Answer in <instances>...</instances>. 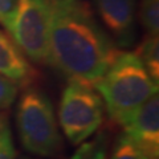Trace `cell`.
Returning <instances> with one entry per match:
<instances>
[{
	"instance_id": "1",
	"label": "cell",
	"mask_w": 159,
	"mask_h": 159,
	"mask_svg": "<svg viewBox=\"0 0 159 159\" xmlns=\"http://www.w3.org/2000/svg\"><path fill=\"white\" fill-rule=\"evenodd\" d=\"M121 52L80 0H51L49 60L69 81L94 88Z\"/></svg>"
},
{
	"instance_id": "2",
	"label": "cell",
	"mask_w": 159,
	"mask_h": 159,
	"mask_svg": "<svg viewBox=\"0 0 159 159\" xmlns=\"http://www.w3.org/2000/svg\"><path fill=\"white\" fill-rule=\"evenodd\" d=\"M94 89L101 94L110 119L118 125L158 94V82L150 77L135 52H119Z\"/></svg>"
},
{
	"instance_id": "3",
	"label": "cell",
	"mask_w": 159,
	"mask_h": 159,
	"mask_svg": "<svg viewBox=\"0 0 159 159\" xmlns=\"http://www.w3.org/2000/svg\"><path fill=\"white\" fill-rule=\"evenodd\" d=\"M16 127L23 147L37 157H54L62 147L52 102L43 92L29 88L17 103Z\"/></svg>"
},
{
	"instance_id": "4",
	"label": "cell",
	"mask_w": 159,
	"mask_h": 159,
	"mask_svg": "<svg viewBox=\"0 0 159 159\" xmlns=\"http://www.w3.org/2000/svg\"><path fill=\"white\" fill-rule=\"evenodd\" d=\"M103 101L97 90L69 81L58 106V122L72 145H81L98 130L103 121Z\"/></svg>"
},
{
	"instance_id": "5",
	"label": "cell",
	"mask_w": 159,
	"mask_h": 159,
	"mask_svg": "<svg viewBox=\"0 0 159 159\" xmlns=\"http://www.w3.org/2000/svg\"><path fill=\"white\" fill-rule=\"evenodd\" d=\"M51 0H16L11 37L36 64H48Z\"/></svg>"
},
{
	"instance_id": "6",
	"label": "cell",
	"mask_w": 159,
	"mask_h": 159,
	"mask_svg": "<svg viewBox=\"0 0 159 159\" xmlns=\"http://www.w3.org/2000/svg\"><path fill=\"white\" fill-rule=\"evenodd\" d=\"M98 17L114 44L127 48L137 37V0H93Z\"/></svg>"
},
{
	"instance_id": "7",
	"label": "cell",
	"mask_w": 159,
	"mask_h": 159,
	"mask_svg": "<svg viewBox=\"0 0 159 159\" xmlns=\"http://www.w3.org/2000/svg\"><path fill=\"white\" fill-rule=\"evenodd\" d=\"M126 135L158 159L159 155V98L158 94L139 106L121 125Z\"/></svg>"
},
{
	"instance_id": "8",
	"label": "cell",
	"mask_w": 159,
	"mask_h": 159,
	"mask_svg": "<svg viewBox=\"0 0 159 159\" xmlns=\"http://www.w3.org/2000/svg\"><path fill=\"white\" fill-rule=\"evenodd\" d=\"M0 74L19 86H28L36 78V70L11 34L0 29Z\"/></svg>"
},
{
	"instance_id": "9",
	"label": "cell",
	"mask_w": 159,
	"mask_h": 159,
	"mask_svg": "<svg viewBox=\"0 0 159 159\" xmlns=\"http://www.w3.org/2000/svg\"><path fill=\"white\" fill-rule=\"evenodd\" d=\"M137 56L141 58L146 70L155 82L159 84V41L158 37L147 36L137 49Z\"/></svg>"
},
{
	"instance_id": "10",
	"label": "cell",
	"mask_w": 159,
	"mask_h": 159,
	"mask_svg": "<svg viewBox=\"0 0 159 159\" xmlns=\"http://www.w3.org/2000/svg\"><path fill=\"white\" fill-rule=\"evenodd\" d=\"M110 159H157L146 150L139 147L126 134L119 135L114 143Z\"/></svg>"
},
{
	"instance_id": "11",
	"label": "cell",
	"mask_w": 159,
	"mask_h": 159,
	"mask_svg": "<svg viewBox=\"0 0 159 159\" xmlns=\"http://www.w3.org/2000/svg\"><path fill=\"white\" fill-rule=\"evenodd\" d=\"M139 21L147 36L158 37L159 34V0H141Z\"/></svg>"
},
{
	"instance_id": "12",
	"label": "cell",
	"mask_w": 159,
	"mask_h": 159,
	"mask_svg": "<svg viewBox=\"0 0 159 159\" xmlns=\"http://www.w3.org/2000/svg\"><path fill=\"white\" fill-rule=\"evenodd\" d=\"M106 152L107 139L103 134H101L90 142L81 143L72 159H106Z\"/></svg>"
},
{
	"instance_id": "13",
	"label": "cell",
	"mask_w": 159,
	"mask_h": 159,
	"mask_svg": "<svg viewBox=\"0 0 159 159\" xmlns=\"http://www.w3.org/2000/svg\"><path fill=\"white\" fill-rule=\"evenodd\" d=\"M16 150L8 117L0 111V159H15Z\"/></svg>"
},
{
	"instance_id": "14",
	"label": "cell",
	"mask_w": 159,
	"mask_h": 159,
	"mask_svg": "<svg viewBox=\"0 0 159 159\" xmlns=\"http://www.w3.org/2000/svg\"><path fill=\"white\" fill-rule=\"evenodd\" d=\"M19 86L11 80L0 74V111L11 107L17 97Z\"/></svg>"
},
{
	"instance_id": "15",
	"label": "cell",
	"mask_w": 159,
	"mask_h": 159,
	"mask_svg": "<svg viewBox=\"0 0 159 159\" xmlns=\"http://www.w3.org/2000/svg\"><path fill=\"white\" fill-rule=\"evenodd\" d=\"M16 13V0H0V24L11 33Z\"/></svg>"
},
{
	"instance_id": "16",
	"label": "cell",
	"mask_w": 159,
	"mask_h": 159,
	"mask_svg": "<svg viewBox=\"0 0 159 159\" xmlns=\"http://www.w3.org/2000/svg\"><path fill=\"white\" fill-rule=\"evenodd\" d=\"M57 2H73V0H57Z\"/></svg>"
},
{
	"instance_id": "17",
	"label": "cell",
	"mask_w": 159,
	"mask_h": 159,
	"mask_svg": "<svg viewBox=\"0 0 159 159\" xmlns=\"http://www.w3.org/2000/svg\"><path fill=\"white\" fill-rule=\"evenodd\" d=\"M21 159H33V158H25V157H24V158H21Z\"/></svg>"
}]
</instances>
